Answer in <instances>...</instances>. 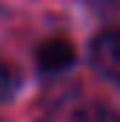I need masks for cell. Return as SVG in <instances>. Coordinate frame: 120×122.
I'll use <instances>...</instances> for the list:
<instances>
[{
	"instance_id": "6da1fadb",
	"label": "cell",
	"mask_w": 120,
	"mask_h": 122,
	"mask_svg": "<svg viewBox=\"0 0 120 122\" xmlns=\"http://www.w3.org/2000/svg\"><path fill=\"white\" fill-rule=\"evenodd\" d=\"M91 62L106 80L120 82V31H103L94 37Z\"/></svg>"
},
{
	"instance_id": "7a4b0ae2",
	"label": "cell",
	"mask_w": 120,
	"mask_h": 122,
	"mask_svg": "<svg viewBox=\"0 0 120 122\" xmlns=\"http://www.w3.org/2000/svg\"><path fill=\"white\" fill-rule=\"evenodd\" d=\"M74 62V46L63 37H54V40H46L40 48H37V65L49 74L54 71H63Z\"/></svg>"
},
{
	"instance_id": "3957f363",
	"label": "cell",
	"mask_w": 120,
	"mask_h": 122,
	"mask_svg": "<svg viewBox=\"0 0 120 122\" xmlns=\"http://www.w3.org/2000/svg\"><path fill=\"white\" fill-rule=\"evenodd\" d=\"M77 122H120V114L106 105H86L77 114Z\"/></svg>"
},
{
	"instance_id": "277c9868",
	"label": "cell",
	"mask_w": 120,
	"mask_h": 122,
	"mask_svg": "<svg viewBox=\"0 0 120 122\" xmlns=\"http://www.w3.org/2000/svg\"><path fill=\"white\" fill-rule=\"evenodd\" d=\"M12 91H14V74H12V68H6L0 62V99H6Z\"/></svg>"
}]
</instances>
